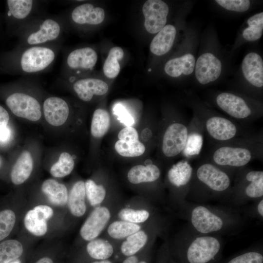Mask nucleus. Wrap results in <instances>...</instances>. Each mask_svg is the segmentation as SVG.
<instances>
[{
    "label": "nucleus",
    "mask_w": 263,
    "mask_h": 263,
    "mask_svg": "<svg viewBox=\"0 0 263 263\" xmlns=\"http://www.w3.org/2000/svg\"><path fill=\"white\" fill-rule=\"evenodd\" d=\"M187 226L198 234L221 236L242 229L245 219L237 208L186 201L179 207Z\"/></svg>",
    "instance_id": "nucleus-1"
},
{
    "label": "nucleus",
    "mask_w": 263,
    "mask_h": 263,
    "mask_svg": "<svg viewBox=\"0 0 263 263\" xmlns=\"http://www.w3.org/2000/svg\"><path fill=\"white\" fill-rule=\"evenodd\" d=\"M234 174L205 158L193 168L187 201L205 203L220 201L226 203Z\"/></svg>",
    "instance_id": "nucleus-2"
},
{
    "label": "nucleus",
    "mask_w": 263,
    "mask_h": 263,
    "mask_svg": "<svg viewBox=\"0 0 263 263\" xmlns=\"http://www.w3.org/2000/svg\"><path fill=\"white\" fill-rule=\"evenodd\" d=\"M61 47V41L38 46H16L0 56V71L11 75H32L51 68Z\"/></svg>",
    "instance_id": "nucleus-3"
},
{
    "label": "nucleus",
    "mask_w": 263,
    "mask_h": 263,
    "mask_svg": "<svg viewBox=\"0 0 263 263\" xmlns=\"http://www.w3.org/2000/svg\"><path fill=\"white\" fill-rule=\"evenodd\" d=\"M204 158L234 174L253 160L263 161V132L213 145Z\"/></svg>",
    "instance_id": "nucleus-4"
},
{
    "label": "nucleus",
    "mask_w": 263,
    "mask_h": 263,
    "mask_svg": "<svg viewBox=\"0 0 263 263\" xmlns=\"http://www.w3.org/2000/svg\"><path fill=\"white\" fill-rule=\"evenodd\" d=\"M42 88L31 79H21L0 85V97L16 116L36 122L43 117L45 97Z\"/></svg>",
    "instance_id": "nucleus-5"
},
{
    "label": "nucleus",
    "mask_w": 263,
    "mask_h": 263,
    "mask_svg": "<svg viewBox=\"0 0 263 263\" xmlns=\"http://www.w3.org/2000/svg\"><path fill=\"white\" fill-rule=\"evenodd\" d=\"M223 247L221 236L199 234L186 226L178 235L173 251L178 263H218Z\"/></svg>",
    "instance_id": "nucleus-6"
},
{
    "label": "nucleus",
    "mask_w": 263,
    "mask_h": 263,
    "mask_svg": "<svg viewBox=\"0 0 263 263\" xmlns=\"http://www.w3.org/2000/svg\"><path fill=\"white\" fill-rule=\"evenodd\" d=\"M64 30L61 16L39 14L21 25L13 35L18 38V46L44 45L61 41Z\"/></svg>",
    "instance_id": "nucleus-7"
},
{
    "label": "nucleus",
    "mask_w": 263,
    "mask_h": 263,
    "mask_svg": "<svg viewBox=\"0 0 263 263\" xmlns=\"http://www.w3.org/2000/svg\"><path fill=\"white\" fill-rule=\"evenodd\" d=\"M229 197L227 201L234 208L249 201H257L263 198V171L245 167L237 169L233 178Z\"/></svg>",
    "instance_id": "nucleus-8"
},
{
    "label": "nucleus",
    "mask_w": 263,
    "mask_h": 263,
    "mask_svg": "<svg viewBox=\"0 0 263 263\" xmlns=\"http://www.w3.org/2000/svg\"><path fill=\"white\" fill-rule=\"evenodd\" d=\"M217 106L230 119L247 127L263 115L261 106L255 104L241 95L230 92L218 94L215 99Z\"/></svg>",
    "instance_id": "nucleus-9"
},
{
    "label": "nucleus",
    "mask_w": 263,
    "mask_h": 263,
    "mask_svg": "<svg viewBox=\"0 0 263 263\" xmlns=\"http://www.w3.org/2000/svg\"><path fill=\"white\" fill-rule=\"evenodd\" d=\"M59 210L45 202H40L25 210L22 222L25 231L33 237L49 236L53 226L56 225V215Z\"/></svg>",
    "instance_id": "nucleus-10"
},
{
    "label": "nucleus",
    "mask_w": 263,
    "mask_h": 263,
    "mask_svg": "<svg viewBox=\"0 0 263 263\" xmlns=\"http://www.w3.org/2000/svg\"><path fill=\"white\" fill-rule=\"evenodd\" d=\"M97 60V54L94 49L84 47L69 52L64 60L59 79L68 81L75 75H81L91 70Z\"/></svg>",
    "instance_id": "nucleus-11"
},
{
    "label": "nucleus",
    "mask_w": 263,
    "mask_h": 263,
    "mask_svg": "<svg viewBox=\"0 0 263 263\" xmlns=\"http://www.w3.org/2000/svg\"><path fill=\"white\" fill-rule=\"evenodd\" d=\"M188 123L178 117L166 126L161 143V152L165 157L174 158L181 154L186 144Z\"/></svg>",
    "instance_id": "nucleus-12"
},
{
    "label": "nucleus",
    "mask_w": 263,
    "mask_h": 263,
    "mask_svg": "<svg viewBox=\"0 0 263 263\" xmlns=\"http://www.w3.org/2000/svg\"><path fill=\"white\" fill-rule=\"evenodd\" d=\"M190 161L183 159L172 165L167 173V179L173 190L176 203L179 207L187 201L193 167Z\"/></svg>",
    "instance_id": "nucleus-13"
},
{
    "label": "nucleus",
    "mask_w": 263,
    "mask_h": 263,
    "mask_svg": "<svg viewBox=\"0 0 263 263\" xmlns=\"http://www.w3.org/2000/svg\"><path fill=\"white\" fill-rule=\"evenodd\" d=\"M5 19L9 33H14L33 17L38 15L39 2L33 0H8Z\"/></svg>",
    "instance_id": "nucleus-14"
},
{
    "label": "nucleus",
    "mask_w": 263,
    "mask_h": 263,
    "mask_svg": "<svg viewBox=\"0 0 263 263\" xmlns=\"http://www.w3.org/2000/svg\"><path fill=\"white\" fill-rule=\"evenodd\" d=\"M37 159L32 148H26L18 155L9 171V179L14 186L23 185L29 180L36 170Z\"/></svg>",
    "instance_id": "nucleus-15"
},
{
    "label": "nucleus",
    "mask_w": 263,
    "mask_h": 263,
    "mask_svg": "<svg viewBox=\"0 0 263 263\" xmlns=\"http://www.w3.org/2000/svg\"><path fill=\"white\" fill-rule=\"evenodd\" d=\"M42 113L50 126L61 128L69 117L70 107L67 100L61 97L46 96L42 103Z\"/></svg>",
    "instance_id": "nucleus-16"
},
{
    "label": "nucleus",
    "mask_w": 263,
    "mask_h": 263,
    "mask_svg": "<svg viewBox=\"0 0 263 263\" xmlns=\"http://www.w3.org/2000/svg\"><path fill=\"white\" fill-rule=\"evenodd\" d=\"M169 12L168 5L164 1L147 0L142 7L144 26L147 31L155 34L160 31L166 25Z\"/></svg>",
    "instance_id": "nucleus-17"
},
{
    "label": "nucleus",
    "mask_w": 263,
    "mask_h": 263,
    "mask_svg": "<svg viewBox=\"0 0 263 263\" xmlns=\"http://www.w3.org/2000/svg\"><path fill=\"white\" fill-rule=\"evenodd\" d=\"M111 217L110 211L107 207H95L80 228L79 235L81 238L86 242L98 238L108 224Z\"/></svg>",
    "instance_id": "nucleus-18"
},
{
    "label": "nucleus",
    "mask_w": 263,
    "mask_h": 263,
    "mask_svg": "<svg viewBox=\"0 0 263 263\" xmlns=\"http://www.w3.org/2000/svg\"><path fill=\"white\" fill-rule=\"evenodd\" d=\"M222 63L210 53L201 55L195 62V74L197 80L202 85H206L216 80L222 72Z\"/></svg>",
    "instance_id": "nucleus-19"
},
{
    "label": "nucleus",
    "mask_w": 263,
    "mask_h": 263,
    "mask_svg": "<svg viewBox=\"0 0 263 263\" xmlns=\"http://www.w3.org/2000/svg\"><path fill=\"white\" fill-rule=\"evenodd\" d=\"M64 81L71 84L73 91L80 100L84 102L90 101L94 96L105 94L109 89L105 81L94 77H84Z\"/></svg>",
    "instance_id": "nucleus-20"
},
{
    "label": "nucleus",
    "mask_w": 263,
    "mask_h": 263,
    "mask_svg": "<svg viewBox=\"0 0 263 263\" xmlns=\"http://www.w3.org/2000/svg\"><path fill=\"white\" fill-rule=\"evenodd\" d=\"M40 191L45 203L58 210L67 207L69 191L63 183L54 178H48L41 183Z\"/></svg>",
    "instance_id": "nucleus-21"
},
{
    "label": "nucleus",
    "mask_w": 263,
    "mask_h": 263,
    "mask_svg": "<svg viewBox=\"0 0 263 263\" xmlns=\"http://www.w3.org/2000/svg\"><path fill=\"white\" fill-rule=\"evenodd\" d=\"M204 135L203 126L194 114L188 123L186 144L181 153L184 159L190 161L199 156L203 148Z\"/></svg>",
    "instance_id": "nucleus-22"
},
{
    "label": "nucleus",
    "mask_w": 263,
    "mask_h": 263,
    "mask_svg": "<svg viewBox=\"0 0 263 263\" xmlns=\"http://www.w3.org/2000/svg\"><path fill=\"white\" fill-rule=\"evenodd\" d=\"M105 16V11L102 8L90 3H84L72 10L70 18L76 25H96L103 21Z\"/></svg>",
    "instance_id": "nucleus-23"
},
{
    "label": "nucleus",
    "mask_w": 263,
    "mask_h": 263,
    "mask_svg": "<svg viewBox=\"0 0 263 263\" xmlns=\"http://www.w3.org/2000/svg\"><path fill=\"white\" fill-rule=\"evenodd\" d=\"M242 70L246 80L256 88L263 86V61L257 53L251 52L244 57Z\"/></svg>",
    "instance_id": "nucleus-24"
},
{
    "label": "nucleus",
    "mask_w": 263,
    "mask_h": 263,
    "mask_svg": "<svg viewBox=\"0 0 263 263\" xmlns=\"http://www.w3.org/2000/svg\"><path fill=\"white\" fill-rule=\"evenodd\" d=\"M85 182L82 180L75 182L69 192L67 207L70 213L74 217H82L87 210Z\"/></svg>",
    "instance_id": "nucleus-25"
},
{
    "label": "nucleus",
    "mask_w": 263,
    "mask_h": 263,
    "mask_svg": "<svg viewBox=\"0 0 263 263\" xmlns=\"http://www.w3.org/2000/svg\"><path fill=\"white\" fill-rule=\"evenodd\" d=\"M176 33V28L173 25H165L151 41L150 47V52L158 56L167 53L173 45Z\"/></svg>",
    "instance_id": "nucleus-26"
},
{
    "label": "nucleus",
    "mask_w": 263,
    "mask_h": 263,
    "mask_svg": "<svg viewBox=\"0 0 263 263\" xmlns=\"http://www.w3.org/2000/svg\"><path fill=\"white\" fill-rule=\"evenodd\" d=\"M161 174L159 167L151 163L146 166L140 165L132 167L128 171L127 178L133 184L152 183L159 180Z\"/></svg>",
    "instance_id": "nucleus-27"
},
{
    "label": "nucleus",
    "mask_w": 263,
    "mask_h": 263,
    "mask_svg": "<svg viewBox=\"0 0 263 263\" xmlns=\"http://www.w3.org/2000/svg\"><path fill=\"white\" fill-rule=\"evenodd\" d=\"M195 66L194 56L191 54L188 53L167 61L164 70L169 76L177 77L182 75H190L193 72Z\"/></svg>",
    "instance_id": "nucleus-28"
},
{
    "label": "nucleus",
    "mask_w": 263,
    "mask_h": 263,
    "mask_svg": "<svg viewBox=\"0 0 263 263\" xmlns=\"http://www.w3.org/2000/svg\"><path fill=\"white\" fill-rule=\"evenodd\" d=\"M14 207L0 210V242L7 239L18 225L25 210Z\"/></svg>",
    "instance_id": "nucleus-29"
},
{
    "label": "nucleus",
    "mask_w": 263,
    "mask_h": 263,
    "mask_svg": "<svg viewBox=\"0 0 263 263\" xmlns=\"http://www.w3.org/2000/svg\"><path fill=\"white\" fill-rule=\"evenodd\" d=\"M22 241L7 239L0 242V263H11L18 260L24 252Z\"/></svg>",
    "instance_id": "nucleus-30"
},
{
    "label": "nucleus",
    "mask_w": 263,
    "mask_h": 263,
    "mask_svg": "<svg viewBox=\"0 0 263 263\" xmlns=\"http://www.w3.org/2000/svg\"><path fill=\"white\" fill-rule=\"evenodd\" d=\"M148 240V234L140 229L127 237L123 242L120 246L121 252L127 257L135 255L146 245Z\"/></svg>",
    "instance_id": "nucleus-31"
},
{
    "label": "nucleus",
    "mask_w": 263,
    "mask_h": 263,
    "mask_svg": "<svg viewBox=\"0 0 263 263\" xmlns=\"http://www.w3.org/2000/svg\"><path fill=\"white\" fill-rule=\"evenodd\" d=\"M75 167L73 156L67 151L61 152L57 160L50 166L49 172L55 178H61L69 175Z\"/></svg>",
    "instance_id": "nucleus-32"
},
{
    "label": "nucleus",
    "mask_w": 263,
    "mask_h": 263,
    "mask_svg": "<svg viewBox=\"0 0 263 263\" xmlns=\"http://www.w3.org/2000/svg\"><path fill=\"white\" fill-rule=\"evenodd\" d=\"M86 249L91 258L97 260H107L113 253L112 244L108 241L99 238L88 242Z\"/></svg>",
    "instance_id": "nucleus-33"
},
{
    "label": "nucleus",
    "mask_w": 263,
    "mask_h": 263,
    "mask_svg": "<svg viewBox=\"0 0 263 263\" xmlns=\"http://www.w3.org/2000/svg\"><path fill=\"white\" fill-rule=\"evenodd\" d=\"M141 226L139 224L119 220L111 223L108 228V235L113 239L121 240L140 230Z\"/></svg>",
    "instance_id": "nucleus-34"
},
{
    "label": "nucleus",
    "mask_w": 263,
    "mask_h": 263,
    "mask_svg": "<svg viewBox=\"0 0 263 263\" xmlns=\"http://www.w3.org/2000/svg\"><path fill=\"white\" fill-rule=\"evenodd\" d=\"M124 51L120 47H113L109 51L103 66L104 75L109 78L116 77L120 71L119 60L124 57Z\"/></svg>",
    "instance_id": "nucleus-35"
},
{
    "label": "nucleus",
    "mask_w": 263,
    "mask_h": 263,
    "mask_svg": "<svg viewBox=\"0 0 263 263\" xmlns=\"http://www.w3.org/2000/svg\"><path fill=\"white\" fill-rule=\"evenodd\" d=\"M110 124L108 113L102 109L95 110L91 122V132L94 138H100L108 132Z\"/></svg>",
    "instance_id": "nucleus-36"
},
{
    "label": "nucleus",
    "mask_w": 263,
    "mask_h": 263,
    "mask_svg": "<svg viewBox=\"0 0 263 263\" xmlns=\"http://www.w3.org/2000/svg\"><path fill=\"white\" fill-rule=\"evenodd\" d=\"M247 23L248 27L243 31V38L250 41L260 38L263 33V13L262 12L250 17Z\"/></svg>",
    "instance_id": "nucleus-37"
},
{
    "label": "nucleus",
    "mask_w": 263,
    "mask_h": 263,
    "mask_svg": "<svg viewBox=\"0 0 263 263\" xmlns=\"http://www.w3.org/2000/svg\"><path fill=\"white\" fill-rule=\"evenodd\" d=\"M85 188L86 198L90 205L96 207L104 200L106 190L102 185H98L92 179H88L85 182Z\"/></svg>",
    "instance_id": "nucleus-38"
},
{
    "label": "nucleus",
    "mask_w": 263,
    "mask_h": 263,
    "mask_svg": "<svg viewBox=\"0 0 263 263\" xmlns=\"http://www.w3.org/2000/svg\"><path fill=\"white\" fill-rule=\"evenodd\" d=\"M114 147L116 152L124 157L139 156L145 151V146L139 140L129 142L119 140L115 143Z\"/></svg>",
    "instance_id": "nucleus-39"
},
{
    "label": "nucleus",
    "mask_w": 263,
    "mask_h": 263,
    "mask_svg": "<svg viewBox=\"0 0 263 263\" xmlns=\"http://www.w3.org/2000/svg\"><path fill=\"white\" fill-rule=\"evenodd\" d=\"M218 263H263V253L261 248H254Z\"/></svg>",
    "instance_id": "nucleus-40"
},
{
    "label": "nucleus",
    "mask_w": 263,
    "mask_h": 263,
    "mask_svg": "<svg viewBox=\"0 0 263 263\" xmlns=\"http://www.w3.org/2000/svg\"><path fill=\"white\" fill-rule=\"evenodd\" d=\"M150 212L146 209H134L125 207L118 213L120 220L139 224L147 221L150 217Z\"/></svg>",
    "instance_id": "nucleus-41"
},
{
    "label": "nucleus",
    "mask_w": 263,
    "mask_h": 263,
    "mask_svg": "<svg viewBox=\"0 0 263 263\" xmlns=\"http://www.w3.org/2000/svg\"><path fill=\"white\" fill-rule=\"evenodd\" d=\"M215 1L224 8L234 12H244L250 7L248 0H216Z\"/></svg>",
    "instance_id": "nucleus-42"
},
{
    "label": "nucleus",
    "mask_w": 263,
    "mask_h": 263,
    "mask_svg": "<svg viewBox=\"0 0 263 263\" xmlns=\"http://www.w3.org/2000/svg\"><path fill=\"white\" fill-rule=\"evenodd\" d=\"M114 113L120 122L127 127H132L134 124L133 117L120 105H117L113 109Z\"/></svg>",
    "instance_id": "nucleus-43"
},
{
    "label": "nucleus",
    "mask_w": 263,
    "mask_h": 263,
    "mask_svg": "<svg viewBox=\"0 0 263 263\" xmlns=\"http://www.w3.org/2000/svg\"><path fill=\"white\" fill-rule=\"evenodd\" d=\"M14 138V132L11 126L8 125L0 127V148H5L9 146Z\"/></svg>",
    "instance_id": "nucleus-44"
},
{
    "label": "nucleus",
    "mask_w": 263,
    "mask_h": 263,
    "mask_svg": "<svg viewBox=\"0 0 263 263\" xmlns=\"http://www.w3.org/2000/svg\"><path fill=\"white\" fill-rule=\"evenodd\" d=\"M119 140L125 142L133 141L138 140V134L135 129L132 127H126L118 133Z\"/></svg>",
    "instance_id": "nucleus-45"
},
{
    "label": "nucleus",
    "mask_w": 263,
    "mask_h": 263,
    "mask_svg": "<svg viewBox=\"0 0 263 263\" xmlns=\"http://www.w3.org/2000/svg\"><path fill=\"white\" fill-rule=\"evenodd\" d=\"M260 220L263 218V198L255 201V204L250 208H248L245 214Z\"/></svg>",
    "instance_id": "nucleus-46"
},
{
    "label": "nucleus",
    "mask_w": 263,
    "mask_h": 263,
    "mask_svg": "<svg viewBox=\"0 0 263 263\" xmlns=\"http://www.w3.org/2000/svg\"><path fill=\"white\" fill-rule=\"evenodd\" d=\"M10 119L8 111L0 105V127L8 125L10 123Z\"/></svg>",
    "instance_id": "nucleus-47"
},
{
    "label": "nucleus",
    "mask_w": 263,
    "mask_h": 263,
    "mask_svg": "<svg viewBox=\"0 0 263 263\" xmlns=\"http://www.w3.org/2000/svg\"><path fill=\"white\" fill-rule=\"evenodd\" d=\"M122 263H148L146 261L140 260L135 255L127 257Z\"/></svg>",
    "instance_id": "nucleus-48"
},
{
    "label": "nucleus",
    "mask_w": 263,
    "mask_h": 263,
    "mask_svg": "<svg viewBox=\"0 0 263 263\" xmlns=\"http://www.w3.org/2000/svg\"><path fill=\"white\" fill-rule=\"evenodd\" d=\"M35 263H54V262L49 257H43L37 261Z\"/></svg>",
    "instance_id": "nucleus-49"
},
{
    "label": "nucleus",
    "mask_w": 263,
    "mask_h": 263,
    "mask_svg": "<svg viewBox=\"0 0 263 263\" xmlns=\"http://www.w3.org/2000/svg\"><path fill=\"white\" fill-rule=\"evenodd\" d=\"M5 164V160L3 157L0 154V170L1 169L2 167L4 166Z\"/></svg>",
    "instance_id": "nucleus-50"
},
{
    "label": "nucleus",
    "mask_w": 263,
    "mask_h": 263,
    "mask_svg": "<svg viewBox=\"0 0 263 263\" xmlns=\"http://www.w3.org/2000/svg\"><path fill=\"white\" fill-rule=\"evenodd\" d=\"M92 263H113L111 261L107 260H97L92 262Z\"/></svg>",
    "instance_id": "nucleus-51"
},
{
    "label": "nucleus",
    "mask_w": 263,
    "mask_h": 263,
    "mask_svg": "<svg viewBox=\"0 0 263 263\" xmlns=\"http://www.w3.org/2000/svg\"><path fill=\"white\" fill-rule=\"evenodd\" d=\"M169 263H178L176 261L172 259L170 256H169Z\"/></svg>",
    "instance_id": "nucleus-52"
},
{
    "label": "nucleus",
    "mask_w": 263,
    "mask_h": 263,
    "mask_svg": "<svg viewBox=\"0 0 263 263\" xmlns=\"http://www.w3.org/2000/svg\"><path fill=\"white\" fill-rule=\"evenodd\" d=\"M11 263H20V262L19 260H17L14 262H11Z\"/></svg>",
    "instance_id": "nucleus-53"
}]
</instances>
